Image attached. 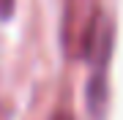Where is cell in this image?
<instances>
[{"mask_svg":"<svg viewBox=\"0 0 123 120\" xmlns=\"http://www.w3.org/2000/svg\"><path fill=\"white\" fill-rule=\"evenodd\" d=\"M52 120H74V117H71V115H68L66 109H57L55 115H52Z\"/></svg>","mask_w":123,"mask_h":120,"instance_id":"3","label":"cell"},{"mask_svg":"<svg viewBox=\"0 0 123 120\" xmlns=\"http://www.w3.org/2000/svg\"><path fill=\"white\" fill-rule=\"evenodd\" d=\"M98 19H101L98 0H63L60 41L71 60H85Z\"/></svg>","mask_w":123,"mask_h":120,"instance_id":"1","label":"cell"},{"mask_svg":"<svg viewBox=\"0 0 123 120\" xmlns=\"http://www.w3.org/2000/svg\"><path fill=\"white\" fill-rule=\"evenodd\" d=\"M14 8H17V0H0V19H11L14 17Z\"/></svg>","mask_w":123,"mask_h":120,"instance_id":"2","label":"cell"}]
</instances>
